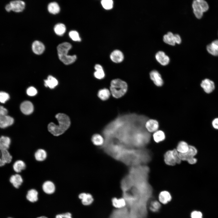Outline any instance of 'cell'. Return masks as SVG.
I'll return each instance as SVG.
<instances>
[{
	"label": "cell",
	"mask_w": 218,
	"mask_h": 218,
	"mask_svg": "<svg viewBox=\"0 0 218 218\" xmlns=\"http://www.w3.org/2000/svg\"><path fill=\"white\" fill-rule=\"evenodd\" d=\"M147 119L146 117L135 114L119 115L107 125L102 134L105 140L132 148L134 137L146 129L145 124Z\"/></svg>",
	"instance_id": "cell-1"
},
{
	"label": "cell",
	"mask_w": 218,
	"mask_h": 218,
	"mask_svg": "<svg viewBox=\"0 0 218 218\" xmlns=\"http://www.w3.org/2000/svg\"><path fill=\"white\" fill-rule=\"evenodd\" d=\"M151 159L150 151L144 148H123L118 160L130 167L146 165Z\"/></svg>",
	"instance_id": "cell-2"
},
{
	"label": "cell",
	"mask_w": 218,
	"mask_h": 218,
	"mask_svg": "<svg viewBox=\"0 0 218 218\" xmlns=\"http://www.w3.org/2000/svg\"><path fill=\"white\" fill-rule=\"evenodd\" d=\"M55 117L58 120V124L51 122L48 125V129L53 135L58 136L63 134L68 130L70 126L71 121L69 117L63 113L57 114Z\"/></svg>",
	"instance_id": "cell-3"
},
{
	"label": "cell",
	"mask_w": 218,
	"mask_h": 218,
	"mask_svg": "<svg viewBox=\"0 0 218 218\" xmlns=\"http://www.w3.org/2000/svg\"><path fill=\"white\" fill-rule=\"evenodd\" d=\"M72 45L68 42H64L59 44L57 47L58 54L59 60L66 65L71 64L74 62L77 57L75 55L68 54Z\"/></svg>",
	"instance_id": "cell-4"
},
{
	"label": "cell",
	"mask_w": 218,
	"mask_h": 218,
	"mask_svg": "<svg viewBox=\"0 0 218 218\" xmlns=\"http://www.w3.org/2000/svg\"><path fill=\"white\" fill-rule=\"evenodd\" d=\"M127 83L120 79H114L111 82L110 92L112 96L115 98H119L123 96L127 92Z\"/></svg>",
	"instance_id": "cell-5"
},
{
	"label": "cell",
	"mask_w": 218,
	"mask_h": 218,
	"mask_svg": "<svg viewBox=\"0 0 218 218\" xmlns=\"http://www.w3.org/2000/svg\"><path fill=\"white\" fill-rule=\"evenodd\" d=\"M192 8L193 13L198 19L201 18L204 12L207 11L209 9L207 2L203 0H195L193 1Z\"/></svg>",
	"instance_id": "cell-6"
},
{
	"label": "cell",
	"mask_w": 218,
	"mask_h": 218,
	"mask_svg": "<svg viewBox=\"0 0 218 218\" xmlns=\"http://www.w3.org/2000/svg\"><path fill=\"white\" fill-rule=\"evenodd\" d=\"M109 218H130L129 209L127 207L116 209L112 211Z\"/></svg>",
	"instance_id": "cell-7"
},
{
	"label": "cell",
	"mask_w": 218,
	"mask_h": 218,
	"mask_svg": "<svg viewBox=\"0 0 218 218\" xmlns=\"http://www.w3.org/2000/svg\"><path fill=\"white\" fill-rule=\"evenodd\" d=\"M150 76L151 79L156 86L160 87L163 85V80L160 74L157 71L154 70L151 71Z\"/></svg>",
	"instance_id": "cell-8"
},
{
	"label": "cell",
	"mask_w": 218,
	"mask_h": 218,
	"mask_svg": "<svg viewBox=\"0 0 218 218\" xmlns=\"http://www.w3.org/2000/svg\"><path fill=\"white\" fill-rule=\"evenodd\" d=\"M200 85L204 91L208 94L212 92L215 88L214 82L208 79H205L203 80L201 82Z\"/></svg>",
	"instance_id": "cell-9"
},
{
	"label": "cell",
	"mask_w": 218,
	"mask_h": 218,
	"mask_svg": "<svg viewBox=\"0 0 218 218\" xmlns=\"http://www.w3.org/2000/svg\"><path fill=\"white\" fill-rule=\"evenodd\" d=\"M10 4L12 11L16 12H22L25 7V2L21 0H15L10 2Z\"/></svg>",
	"instance_id": "cell-10"
},
{
	"label": "cell",
	"mask_w": 218,
	"mask_h": 218,
	"mask_svg": "<svg viewBox=\"0 0 218 218\" xmlns=\"http://www.w3.org/2000/svg\"><path fill=\"white\" fill-rule=\"evenodd\" d=\"M158 198V201L161 203L166 204L171 200L172 196L169 192L164 190L160 192Z\"/></svg>",
	"instance_id": "cell-11"
},
{
	"label": "cell",
	"mask_w": 218,
	"mask_h": 218,
	"mask_svg": "<svg viewBox=\"0 0 218 218\" xmlns=\"http://www.w3.org/2000/svg\"><path fill=\"white\" fill-rule=\"evenodd\" d=\"M155 58L157 61L162 65H166L170 62L169 57L163 51H158L155 54Z\"/></svg>",
	"instance_id": "cell-12"
},
{
	"label": "cell",
	"mask_w": 218,
	"mask_h": 218,
	"mask_svg": "<svg viewBox=\"0 0 218 218\" xmlns=\"http://www.w3.org/2000/svg\"><path fill=\"white\" fill-rule=\"evenodd\" d=\"M79 198L81 200L82 204L84 206H89L94 201V198L92 195L88 193H82L78 196Z\"/></svg>",
	"instance_id": "cell-13"
},
{
	"label": "cell",
	"mask_w": 218,
	"mask_h": 218,
	"mask_svg": "<svg viewBox=\"0 0 218 218\" xmlns=\"http://www.w3.org/2000/svg\"><path fill=\"white\" fill-rule=\"evenodd\" d=\"M12 159V156L8 150H1L0 166H4L6 164L10 163Z\"/></svg>",
	"instance_id": "cell-14"
},
{
	"label": "cell",
	"mask_w": 218,
	"mask_h": 218,
	"mask_svg": "<svg viewBox=\"0 0 218 218\" xmlns=\"http://www.w3.org/2000/svg\"><path fill=\"white\" fill-rule=\"evenodd\" d=\"M45 47L44 44L41 41L36 40L32 45V49L33 52L36 54L40 55L44 52Z\"/></svg>",
	"instance_id": "cell-15"
},
{
	"label": "cell",
	"mask_w": 218,
	"mask_h": 218,
	"mask_svg": "<svg viewBox=\"0 0 218 218\" xmlns=\"http://www.w3.org/2000/svg\"><path fill=\"white\" fill-rule=\"evenodd\" d=\"M14 119L7 115L0 116V127L5 128L12 125L14 123Z\"/></svg>",
	"instance_id": "cell-16"
},
{
	"label": "cell",
	"mask_w": 218,
	"mask_h": 218,
	"mask_svg": "<svg viewBox=\"0 0 218 218\" xmlns=\"http://www.w3.org/2000/svg\"><path fill=\"white\" fill-rule=\"evenodd\" d=\"M20 109L21 111L24 114L29 115L33 112V105L30 101H25L21 104Z\"/></svg>",
	"instance_id": "cell-17"
},
{
	"label": "cell",
	"mask_w": 218,
	"mask_h": 218,
	"mask_svg": "<svg viewBox=\"0 0 218 218\" xmlns=\"http://www.w3.org/2000/svg\"><path fill=\"white\" fill-rule=\"evenodd\" d=\"M145 127L149 132H155L159 128V123L158 121L155 120L149 119L146 121Z\"/></svg>",
	"instance_id": "cell-18"
},
{
	"label": "cell",
	"mask_w": 218,
	"mask_h": 218,
	"mask_svg": "<svg viewBox=\"0 0 218 218\" xmlns=\"http://www.w3.org/2000/svg\"><path fill=\"white\" fill-rule=\"evenodd\" d=\"M110 59L112 61L115 63L121 62L124 59V55L121 51L119 50H115L111 53Z\"/></svg>",
	"instance_id": "cell-19"
},
{
	"label": "cell",
	"mask_w": 218,
	"mask_h": 218,
	"mask_svg": "<svg viewBox=\"0 0 218 218\" xmlns=\"http://www.w3.org/2000/svg\"><path fill=\"white\" fill-rule=\"evenodd\" d=\"M111 202L112 205L116 209H121L127 207L126 201L123 197H114L111 200Z\"/></svg>",
	"instance_id": "cell-20"
},
{
	"label": "cell",
	"mask_w": 218,
	"mask_h": 218,
	"mask_svg": "<svg viewBox=\"0 0 218 218\" xmlns=\"http://www.w3.org/2000/svg\"><path fill=\"white\" fill-rule=\"evenodd\" d=\"M42 188L45 193L47 194L53 193L55 191V187L54 183L50 181H47L44 183Z\"/></svg>",
	"instance_id": "cell-21"
},
{
	"label": "cell",
	"mask_w": 218,
	"mask_h": 218,
	"mask_svg": "<svg viewBox=\"0 0 218 218\" xmlns=\"http://www.w3.org/2000/svg\"><path fill=\"white\" fill-rule=\"evenodd\" d=\"M207 51L214 56H218V40H215L206 46Z\"/></svg>",
	"instance_id": "cell-22"
},
{
	"label": "cell",
	"mask_w": 218,
	"mask_h": 218,
	"mask_svg": "<svg viewBox=\"0 0 218 218\" xmlns=\"http://www.w3.org/2000/svg\"><path fill=\"white\" fill-rule=\"evenodd\" d=\"M164 160L165 163L168 165L174 166L176 163L173 156L172 150L167 151L164 155Z\"/></svg>",
	"instance_id": "cell-23"
},
{
	"label": "cell",
	"mask_w": 218,
	"mask_h": 218,
	"mask_svg": "<svg viewBox=\"0 0 218 218\" xmlns=\"http://www.w3.org/2000/svg\"><path fill=\"white\" fill-rule=\"evenodd\" d=\"M92 143L97 146L102 147L104 143V139L102 135L98 134H93L91 138Z\"/></svg>",
	"instance_id": "cell-24"
},
{
	"label": "cell",
	"mask_w": 218,
	"mask_h": 218,
	"mask_svg": "<svg viewBox=\"0 0 218 218\" xmlns=\"http://www.w3.org/2000/svg\"><path fill=\"white\" fill-rule=\"evenodd\" d=\"M10 181L15 187L18 188L22 184L23 180L21 176L19 174H16L10 177Z\"/></svg>",
	"instance_id": "cell-25"
},
{
	"label": "cell",
	"mask_w": 218,
	"mask_h": 218,
	"mask_svg": "<svg viewBox=\"0 0 218 218\" xmlns=\"http://www.w3.org/2000/svg\"><path fill=\"white\" fill-rule=\"evenodd\" d=\"M148 208L152 212L157 213L160 211L161 208V203L156 200H151L148 204Z\"/></svg>",
	"instance_id": "cell-26"
},
{
	"label": "cell",
	"mask_w": 218,
	"mask_h": 218,
	"mask_svg": "<svg viewBox=\"0 0 218 218\" xmlns=\"http://www.w3.org/2000/svg\"><path fill=\"white\" fill-rule=\"evenodd\" d=\"M11 142L10 138L4 136H1L0 138V149L1 150H8L9 147Z\"/></svg>",
	"instance_id": "cell-27"
},
{
	"label": "cell",
	"mask_w": 218,
	"mask_h": 218,
	"mask_svg": "<svg viewBox=\"0 0 218 218\" xmlns=\"http://www.w3.org/2000/svg\"><path fill=\"white\" fill-rule=\"evenodd\" d=\"M44 82L45 86L51 89L54 88L58 83L57 80L51 75L48 76L47 79L44 80Z\"/></svg>",
	"instance_id": "cell-28"
},
{
	"label": "cell",
	"mask_w": 218,
	"mask_h": 218,
	"mask_svg": "<svg viewBox=\"0 0 218 218\" xmlns=\"http://www.w3.org/2000/svg\"><path fill=\"white\" fill-rule=\"evenodd\" d=\"M38 192L36 190L31 189L28 191L26 197L29 201L34 203L38 200Z\"/></svg>",
	"instance_id": "cell-29"
},
{
	"label": "cell",
	"mask_w": 218,
	"mask_h": 218,
	"mask_svg": "<svg viewBox=\"0 0 218 218\" xmlns=\"http://www.w3.org/2000/svg\"><path fill=\"white\" fill-rule=\"evenodd\" d=\"M34 156L36 160L38 161H42L46 159L47 153L46 151L42 149H38L35 153Z\"/></svg>",
	"instance_id": "cell-30"
},
{
	"label": "cell",
	"mask_w": 218,
	"mask_h": 218,
	"mask_svg": "<svg viewBox=\"0 0 218 218\" xmlns=\"http://www.w3.org/2000/svg\"><path fill=\"white\" fill-rule=\"evenodd\" d=\"M96 71L94 73V77L98 79L103 78L105 76V73L102 66L99 64H96L94 67Z\"/></svg>",
	"instance_id": "cell-31"
},
{
	"label": "cell",
	"mask_w": 218,
	"mask_h": 218,
	"mask_svg": "<svg viewBox=\"0 0 218 218\" xmlns=\"http://www.w3.org/2000/svg\"><path fill=\"white\" fill-rule=\"evenodd\" d=\"M48 10L50 13L55 15L60 12V9L57 3L56 2H50L48 5Z\"/></svg>",
	"instance_id": "cell-32"
},
{
	"label": "cell",
	"mask_w": 218,
	"mask_h": 218,
	"mask_svg": "<svg viewBox=\"0 0 218 218\" xmlns=\"http://www.w3.org/2000/svg\"><path fill=\"white\" fill-rule=\"evenodd\" d=\"M26 167L25 162L22 160L16 161L13 164V168L14 171L16 173H19L24 170Z\"/></svg>",
	"instance_id": "cell-33"
},
{
	"label": "cell",
	"mask_w": 218,
	"mask_h": 218,
	"mask_svg": "<svg viewBox=\"0 0 218 218\" xmlns=\"http://www.w3.org/2000/svg\"><path fill=\"white\" fill-rule=\"evenodd\" d=\"M189 147V145L187 142L181 141L178 143L177 147V150L179 153H185L188 151Z\"/></svg>",
	"instance_id": "cell-34"
},
{
	"label": "cell",
	"mask_w": 218,
	"mask_h": 218,
	"mask_svg": "<svg viewBox=\"0 0 218 218\" xmlns=\"http://www.w3.org/2000/svg\"><path fill=\"white\" fill-rule=\"evenodd\" d=\"M163 39L165 43L170 45H174L176 43L174 35L170 31L168 32L167 34L164 35Z\"/></svg>",
	"instance_id": "cell-35"
},
{
	"label": "cell",
	"mask_w": 218,
	"mask_h": 218,
	"mask_svg": "<svg viewBox=\"0 0 218 218\" xmlns=\"http://www.w3.org/2000/svg\"><path fill=\"white\" fill-rule=\"evenodd\" d=\"M111 92L107 89L104 88L100 89L97 93L98 97L102 100H107L110 97Z\"/></svg>",
	"instance_id": "cell-36"
},
{
	"label": "cell",
	"mask_w": 218,
	"mask_h": 218,
	"mask_svg": "<svg viewBox=\"0 0 218 218\" xmlns=\"http://www.w3.org/2000/svg\"><path fill=\"white\" fill-rule=\"evenodd\" d=\"M54 29L56 35L59 36H62L65 32L66 28L64 24L59 23L54 26Z\"/></svg>",
	"instance_id": "cell-37"
},
{
	"label": "cell",
	"mask_w": 218,
	"mask_h": 218,
	"mask_svg": "<svg viewBox=\"0 0 218 218\" xmlns=\"http://www.w3.org/2000/svg\"><path fill=\"white\" fill-rule=\"evenodd\" d=\"M153 137L154 141L158 143L164 140L165 136L164 131L161 130H158L154 133Z\"/></svg>",
	"instance_id": "cell-38"
},
{
	"label": "cell",
	"mask_w": 218,
	"mask_h": 218,
	"mask_svg": "<svg viewBox=\"0 0 218 218\" xmlns=\"http://www.w3.org/2000/svg\"><path fill=\"white\" fill-rule=\"evenodd\" d=\"M101 3L102 7L105 9L109 10L113 8V2L112 0H102Z\"/></svg>",
	"instance_id": "cell-39"
},
{
	"label": "cell",
	"mask_w": 218,
	"mask_h": 218,
	"mask_svg": "<svg viewBox=\"0 0 218 218\" xmlns=\"http://www.w3.org/2000/svg\"><path fill=\"white\" fill-rule=\"evenodd\" d=\"M69 35L71 38L74 41H81V38L78 32L76 31L72 30L70 31Z\"/></svg>",
	"instance_id": "cell-40"
},
{
	"label": "cell",
	"mask_w": 218,
	"mask_h": 218,
	"mask_svg": "<svg viewBox=\"0 0 218 218\" xmlns=\"http://www.w3.org/2000/svg\"><path fill=\"white\" fill-rule=\"evenodd\" d=\"M197 153V150L195 147L192 145H189V150L186 153L189 158L194 157Z\"/></svg>",
	"instance_id": "cell-41"
},
{
	"label": "cell",
	"mask_w": 218,
	"mask_h": 218,
	"mask_svg": "<svg viewBox=\"0 0 218 218\" xmlns=\"http://www.w3.org/2000/svg\"><path fill=\"white\" fill-rule=\"evenodd\" d=\"M9 98V96L7 93L1 91L0 93V101L1 103H4Z\"/></svg>",
	"instance_id": "cell-42"
},
{
	"label": "cell",
	"mask_w": 218,
	"mask_h": 218,
	"mask_svg": "<svg viewBox=\"0 0 218 218\" xmlns=\"http://www.w3.org/2000/svg\"><path fill=\"white\" fill-rule=\"evenodd\" d=\"M172 153L176 161V163L177 164H180L181 161L179 155V153L177 149H174L172 150Z\"/></svg>",
	"instance_id": "cell-43"
},
{
	"label": "cell",
	"mask_w": 218,
	"mask_h": 218,
	"mask_svg": "<svg viewBox=\"0 0 218 218\" xmlns=\"http://www.w3.org/2000/svg\"><path fill=\"white\" fill-rule=\"evenodd\" d=\"M26 92L27 94L31 96H34L37 93V90L33 87H30L28 88L27 89Z\"/></svg>",
	"instance_id": "cell-44"
},
{
	"label": "cell",
	"mask_w": 218,
	"mask_h": 218,
	"mask_svg": "<svg viewBox=\"0 0 218 218\" xmlns=\"http://www.w3.org/2000/svg\"><path fill=\"white\" fill-rule=\"evenodd\" d=\"M190 216L191 218H203L202 214L200 211H192L191 213Z\"/></svg>",
	"instance_id": "cell-45"
},
{
	"label": "cell",
	"mask_w": 218,
	"mask_h": 218,
	"mask_svg": "<svg viewBox=\"0 0 218 218\" xmlns=\"http://www.w3.org/2000/svg\"><path fill=\"white\" fill-rule=\"evenodd\" d=\"M55 218H72L71 213L66 212L62 214H58L56 216Z\"/></svg>",
	"instance_id": "cell-46"
},
{
	"label": "cell",
	"mask_w": 218,
	"mask_h": 218,
	"mask_svg": "<svg viewBox=\"0 0 218 218\" xmlns=\"http://www.w3.org/2000/svg\"><path fill=\"white\" fill-rule=\"evenodd\" d=\"M187 161L190 164H194L197 162V160L194 157H189Z\"/></svg>",
	"instance_id": "cell-47"
},
{
	"label": "cell",
	"mask_w": 218,
	"mask_h": 218,
	"mask_svg": "<svg viewBox=\"0 0 218 218\" xmlns=\"http://www.w3.org/2000/svg\"><path fill=\"white\" fill-rule=\"evenodd\" d=\"M8 113L7 110L2 106L0 107V116L7 115Z\"/></svg>",
	"instance_id": "cell-48"
},
{
	"label": "cell",
	"mask_w": 218,
	"mask_h": 218,
	"mask_svg": "<svg viewBox=\"0 0 218 218\" xmlns=\"http://www.w3.org/2000/svg\"><path fill=\"white\" fill-rule=\"evenodd\" d=\"M212 125L215 129L218 130V118H215L212 122Z\"/></svg>",
	"instance_id": "cell-49"
},
{
	"label": "cell",
	"mask_w": 218,
	"mask_h": 218,
	"mask_svg": "<svg viewBox=\"0 0 218 218\" xmlns=\"http://www.w3.org/2000/svg\"><path fill=\"white\" fill-rule=\"evenodd\" d=\"M174 39L176 43L179 44L181 42V39L179 35L178 34H174Z\"/></svg>",
	"instance_id": "cell-50"
},
{
	"label": "cell",
	"mask_w": 218,
	"mask_h": 218,
	"mask_svg": "<svg viewBox=\"0 0 218 218\" xmlns=\"http://www.w3.org/2000/svg\"><path fill=\"white\" fill-rule=\"evenodd\" d=\"M5 8L6 10L8 12H10L12 11L11 6L10 3L6 5Z\"/></svg>",
	"instance_id": "cell-51"
},
{
	"label": "cell",
	"mask_w": 218,
	"mask_h": 218,
	"mask_svg": "<svg viewBox=\"0 0 218 218\" xmlns=\"http://www.w3.org/2000/svg\"><path fill=\"white\" fill-rule=\"evenodd\" d=\"M36 218H48L45 216H42L38 217Z\"/></svg>",
	"instance_id": "cell-52"
},
{
	"label": "cell",
	"mask_w": 218,
	"mask_h": 218,
	"mask_svg": "<svg viewBox=\"0 0 218 218\" xmlns=\"http://www.w3.org/2000/svg\"><path fill=\"white\" fill-rule=\"evenodd\" d=\"M8 218H12V217H8Z\"/></svg>",
	"instance_id": "cell-53"
}]
</instances>
